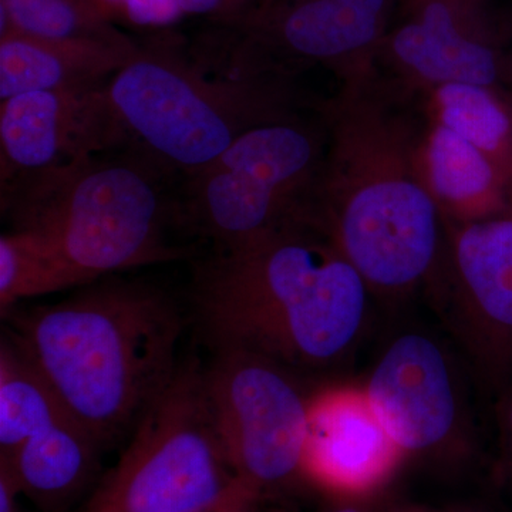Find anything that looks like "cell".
<instances>
[{
  "mask_svg": "<svg viewBox=\"0 0 512 512\" xmlns=\"http://www.w3.org/2000/svg\"><path fill=\"white\" fill-rule=\"evenodd\" d=\"M511 32H512V12H511ZM504 87L512 97V39L511 45L507 50V57H505V73H504Z\"/></svg>",
  "mask_w": 512,
  "mask_h": 512,
  "instance_id": "obj_24",
  "label": "cell"
},
{
  "mask_svg": "<svg viewBox=\"0 0 512 512\" xmlns=\"http://www.w3.org/2000/svg\"><path fill=\"white\" fill-rule=\"evenodd\" d=\"M399 0H275L232 32L235 55L264 72L299 77L322 67L343 84L377 70Z\"/></svg>",
  "mask_w": 512,
  "mask_h": 512,
  "instance_id": "obj_10",
  "label": "cell"
},
{
  "mask_svg": "<svg viewBox=\"0 0 512 512\" xmlns=\"http://www.w3.org/2000/svg\"><path fill=\"white\" fill-rule=\"evenodd\" d=\"M195 309L215 349L258 353L291 370H326L352 355L373 295L315 212L195 271Z\"/></svg>",
  "mask_w": 512,
  "mask_h": 512,
  "instance_id": "obj_2",
  "label": "cell"
},
{
  "mask_svg": "<svg viewBox=\"0 0 512 512\" xmlns=\"http://www.w3.org/2000/svg\"><path fill=\"white\" fill-rule=\"evenodd\" d=\"M275 0H174L185 15L204 16L221 29L238 32L265 12Z\"/></svg>",
  "mask_w": 512,
  "mask_h": 512,
  "instance_id": "obj_22",
  "label": "cell"
},
{
  "mask_svg": "<svg viewBox=\"0 0 512 512\" xmlns=\"http://www.w3.org/2000/svg\"><path fill=\"white\" fill-rule=\"evenodd\" d=\"M106 84L0 100V184L127 148Z\"/></svg>",
  "mask_w": 512,
  "mask_h": 512,
  "instance_id": "obj_13",
  "label": "cell"
},
{
  "mask_svg": "<svg viewBox=\"0 0 512 512\" xmlns=\"http://www.w3.org/2000/svg\"><path fill=\"white\" fill-rule=\"evenodd\" d=\"M511 39L510 16H495L487 0H399L377 69L420 94L447 83L505 90Z\"/></svg>",
  "mask_w": 512,
  "mask_h": 512,
  "instance_id": "obj_11",
  "label": "cell"
},
{
  "mask_svg": "<svg viewBox=\"0 0 512 512\" xmlns=\"http://www.w3.org/2000/svg\"><path fill=\"white\" fill-rule=\"evenodd\" d=\"M204 384L215 429L248 501L303 471L311 396L291 369L249 350L217 349Z\"/></svg>",
  "mask_w": 512,
  "mask_h": 512,
  "instance_id": "obj_8",
  "label": "cell"
},
{
  "mask_svg": "<svg viewBox=\"0 0 512 512\" xmlns=\"http://www.w3.org/2000/svg\"><path fill=\"white\" fill-rule=\"evenodd\" d=\"M403 451L384 429L363 386H330L309 397L303 471L339 491L383 480Z\"/></svg>",
  "mask_w": 512,
  "mask_h": 512,
  "instance_id": "obj_14",
  "label": "cell"
},
{
  "mask_svg": "<svg viewBox=\"0 0 512 512\" xmlns=\"http://www.w3.org/2000/svg\"><path fill=\"white\" fill-rule=\"evenodd\" d=\"M249 503L215 429L204 369L188 363L138 420L82 512L247 511Z\"/></svg>",
  "mask_w": 512,
  "mask_h": 512,
  "instance_id": "obj_7",
  "label": "cell"
},
{
  "mask_svg": "<svg viewBox=\"0 0 512 512\" xmlns=\"http://www.w3.org/2000/svg\"><path fill=\"white\" fill-rule=\"evenodd\" d=\"M298 77L262 72L237 59L231 37L221 69L168 40L140 45L106 84L127 148L164 173L200 171L242 134L318 107Z\"/></svg>",
  "mask_w": 512,
  "mask_h": 512,
  "instance_id": "obj_4",
  "label": "cell"
},
{
  "mask_svg": "<svg viewBox=\"0 0 512 512\" xmlns=\"http://www.w3.org/2000/svg\"><path fill=\"white\" fill-rule=\"evenodd\" d=\"M0 35L8 32L72 39L124 36L101 0H0Z\"/></svg>",
  "mask_w": 512,
  "mask_h": 512,
  "instance_id": "obj_21",
  "label": "cell"
},
{
  "mask_svg": "<svg viewBox=\"0 0 512 512\" xmlns=\"http://www.w3.org/2000/svg\"><path fill=\"white\" fill-rule=\"evenodd\" d=\"M100 444L72 417L30 437L8 457H0L37 507L62 511L86 490L97 468Z\"/></svg>",
  "mask_w": 512,
  "mask_h": 512,
  "instance_id": "obj_17",
  "label": "cell"
},
{
  "mask_svg": "<svg viewBox=\"0 0 512 512\" xmlns=\"http://www.w3.org/2000/svg\"><path fill=\"white\" fill-rule=\"evenodd\" d=\"M427 119L477 147L512 183V97L498 87L447 83L421 93Z\"/></svg>",
  "mask_w": 512,
  "mask_h": 512,
  "instance_id": "obj_18",
  "label": "cell"
},
{
  "mask_svg": "<svg viewBox=\"0 0 512 512\" xmlns=\"http://www.w3.org/2000/svg\"><path fill=\"white\" fill-rule=\"evenodd\" d=\"M363 389L403 454L440 450L468 429L460 366L450 349L424 330L394 336Z\"/></svg>",
  "mask_w": 512,
  "mask_h": 512,
  "instance_id": "obj_12",
  "label": "cell"
},
{
  "mask_svg": "<svg viewBox=\"0 0 512 512\" xmlns=\"http://www.w3.org/2000/svg\"><path fill=\"white\" fill-rule=\"evenodd\" d=\"M103 2H104V0H103Z\"/></svg>",
  "mask_w": 512,
  "mask_h": 512,
  "instance_id": "obj_27",
  "label": "cell"
},
{
  "mask_svg": "<svg viewBox=\"0 0 512 512\" xmlns=\"http://www.w3.org/2000/svg\"><path fill=\"white\" fill-rule=\"evenodd\" d=\"M417 167L444 224L485 220L512 208L507 175L466 138L427 117Z\"/></svg>",
  "mask_w": 512,
  "mask_h": 512,
  "instance_id": "obj_16",
  "label": "cell"
},
{
  "mask_svg": "<svg viewBox=\"0 0 512 512\" xmlns=\"http://www.w3.org/2000/svg\"><path fill=\"white\" fill-rule=\"evenodd\" d=\"M72 417L42 373L6 336L0 343V457ZM73 419V417H72Z\"/></svg>",
  "mask_w": 512,
  "mask_h": 512,
  "instance_id": "obj_19",
  "label": "cell"
},
{
  "mask_svg": "<svg viewBox=\"0 0 512 512\" xmlns=\"http://www.w3.org/2000/svg\"><path fill=\"white\" fill-rule=\"evenodd\" d=\"M160 167L130 150L106 151L0 184L12 228L49 242L92 281L187 256L168 238L180 204Z\"/></svg>",
  "mask_w": 512,
  "mask_h": 512,
  "instance_id": "obj_5",
  "label": "cell"
},
{
  "mask_svg": "<svg viewBox=\"0 0 512 512\" xmlns=\"http://www.w3.org/2000/svg\"><path fill=\"white\" fill-rule=\"evenodd\" d=\"M9 315V338L100 446L134 429L180 367V311L144 282L94 281L63 301Z\"/></svg>",
  "mask_w": 512,
  "mask_h": 512,
  "instance_id": "obj_3",
  "label": "cell"
},
{
  "mask_svg": "<svg viewBox=\"0 0 512 512\" xmlns=\"http://www.w3.org/2000/svg\"><path fill=\"white\" fill-rule=\"evenodd\" d=\"M497 421L501 436L512 451V386L497 397Z\"/></svg>",
  "mask_w": 512,
  "mask_h": 512,
  "instance_id": "obj_23",
  "label": "cell"
},
{
  "mask_svg": "<svg viewBox=\"0 0 512 512\" xmlns=\"http://www.w3.org/2000/svg\"><path fill=\"white\" fill-rule=\"evenodd\" d=\"M481 383L495 396L512 386V208L446 224L429 291Z\"/></svg>",
  "mask_w": 512,
  "mask_h": 512,
  "instance_id": "obj_9",
  "label": "cell"
},
{
  "mask_svg": "<svg viewBox=\"0 0 512 512\" xmlns=\"http://www.w3.org/2000/svg\"><path fill=\"white\" fill-rule=\"evenodd\" d=\"M326 100L252 128L184 177L178 201L184 224L224 249L309 214L328 153Z\"/></svg>",
  "mask_w": 512,
  "mask_h": 512,
  "instance_id": "obj_6",
  "label": "cell"
},
{
  "mask_svg": "<svg viewBox=\"0 0 512 512\" xmlns=\"http://www.w3.org/2000/svg\"><path fill=\"white\" fill-rule=\"evenodd\" d=\"M49 242L22 229L0 237V309L3 316L19 302L92 284Z\"/></svg>",
  "mask_w": 512,
  "mask_h": 512,
  "instance_id": "obj_20",
  "label": "cell"
},
{
  "mask_svg": "<svg viewBox=\"0 0 512 512\" xmlns=\"http://www.w3.org/2000/svg\"><path fill=\"white\" fill-rule=\"evenodd\" d=\"M140 45L114 39H52L8 32L0 35V100L29 92L96 86L109 82Z\"/></svg>",
  "mask_w": 512,
  "mask_h": 512,
  "instance_id": "obj_15",
  "label": "cell"
},
{
  "mask_svg": "<svg viewBox=\"0 0 512 512\" xmlns=\"http://www.w3.org/2000/svg\"><path fill=\"white\" fill-rule=\"evenodd\" d=\"M329 146L315 214L373 298L429 291L446 224L424 187L417 148L426 117L421 94L384 76L343 84L326 100Z\"/></svg>",
  "mask_w": 512,
  "mask_h": 512,
  "instance_id": "obj_1",
  "label": "cell"
},
{
  "mask_svg": "<svg viewBox=\"0 0 512 512\" xmlns=\"http://www.w3.org/2000/svg\"><path fill=\"white\" fill-rule=\"evenodd\" d=\"M487 2H488V0H487Z\"/></svg>",
  "mask_w": 512,
  "mask_h": 512,
  "instance_id": "obj_28",
  "label": "cell"
},
{
  "mask_svg": "<svg viewBox=\"0 0 512 512\" xmlns=\"http://www.w3.org/2000/svg\"><path fill=\"white\" fill-rule=\"evenodd\" d=\"M225 512H247V511H225Z\"/></svg>",
  "mask_w": 512,
  "mask_h": 512,
  "instance_id": "obj_26",
  "label": "cell"
},
{
  "mask_svg": "<svg viewBox=\"0 0 512 512\" xmlns=\"http://www.w3.org/2000/svg\"><path fill=\"white\" fill-rule=\"evenodd\" d=\"M333 512H360V511L353 510V508H342V510H336Z\"/></svg>",
  "mask_w": 512,
  "mask_h": 512,
  "instance_id": "obj_25",
  "label": "cell"
}]
</instances>
